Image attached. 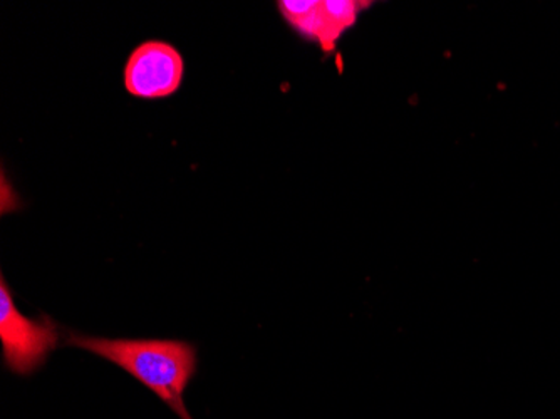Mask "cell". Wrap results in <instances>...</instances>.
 Segmentation results:
<instances>
[{
    "mask_svg": "<svg viewBox=\"0 0 560 419\" xmlns=\"http://www.w3.org/2000/svg\"><path fill=\"white\" fill-rule=\"evenodd\" d=\"M66 346L90 351L121 368L182 419H191L185 391L197 373V348L175 339H108L69 330Z\"/></svg>",
    "mask_w": 560,
    "mask_h": 419,
    "instance_id": "1",
    "label": "cell"
},
{
    "mask_svg": "<svg viewBox=\"0 0 560 419\" xmlns=\"http://www.w3.org/2000/svg\"><path fill=\"white\" fill-rule=\"evenodd\" d=\"M49 316L25 317L15 307L14 294L8 280L0 279V342L2 362L12 373L30 376L46 364L50 352L58 348L61 333Z\"/></svg>",
    "mask_w": 560,
    "mask_h": 419,
    "instance_id": "2",
    "label": "cell"
},
{
    "mask_svg": "<svg viewBox=\"0 0 560 419\" xmlns=\"http://www.w3.org/2000/svg\"><path fill=\"white\" fill-rule=\"evenodd\" d=\"M371 2L360 0H280V15L302 39L332 53L338 40L351 30Z\"/></svg>",
    "mask_w": 560,
    "mask_h": 419,
    "instance_id": "3",
    "label": "cell"
},
{
    "mask_svg": "<svg viewBox=\"0 0 560 419\" xmlns=\"http://www.w3.org/2000/svg\"><path fill=\"white\" fill-rule=\"evenodd\" d=\"M185 62L180 50L163 40H147L131 53L125 68V88L141 100H162L182 86Z\"/></svg>",
    "mask_w": 560,
    "mask_h": 419,
    "instance_id": "4",
    "label": "cell"
}]
</instances>
